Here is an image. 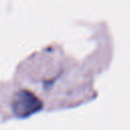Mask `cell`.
<instances>
[{"label":"cell","mask_w":130,"mask_h":130,"mask_svg":"<svg viewBox=\"0 0 130 130\" xmlns=\"http://www.w3.org/2000/svg\"><path fill=\"white\" fill-rule=\"evenodd\" d=\"M42 107V103L29 91L21 90L18 91L12 102L13 113L18 117H26Z\"/></svg>","instance_id":"1"}]
</instances>
